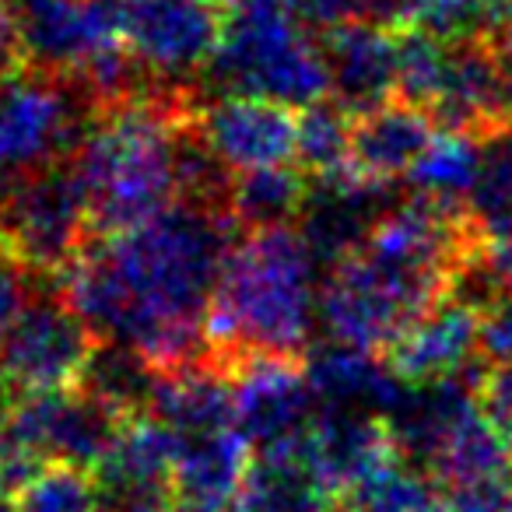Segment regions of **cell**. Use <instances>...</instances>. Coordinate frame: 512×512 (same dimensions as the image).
<instances>
[{
	"mask_svg": "<svg viewBox=\"0 0 512 512\" xmlns=\"http://www.w3.org/2000/svg\"><path fill=\"white\" fill-rule=\"evenodd\" d=\"M225 200L183 197L144 225L95 235L60 278V292L106 344L176 372L207 355V309L239 239Z\"/></svg>",
	"mask_w": 512,
	"mask_h": 512,
	"instance_id": "6da1fadb",
	"label": "cell"
},
{
	"mask_svg": "<svg viewBox=\"0 0 512 512\" xmlns=\"http://www.w3.org/2000/svg\"><path fill=\"white\" fill-rule=\"evenodd\" d=\"M204 85H144L99 102L71 162L95 235L144 225L186 197Z\"/></svg>",
	"mask_w": 512,
	"mask_h": 512,
	"instance_id": "7a4b0ae2",
	"label": "cell"
},
{
	"mask_svg": "<svg viewBox=\"0 0 512 512\" xmlns=\"http://www.w3.org/2000/svg\"><path fill=\"white\" fill-rule=\"evenodd\" d=\"M320 320L316 256L299 225L242 232L207 309V358L225 376L253 358L309 362Z\"/></svg>",
	"mask_w": 512,
	"mask_h": 512,
	"instance_id": "3957f363",
	"label": "cell"
},
{
	"mask_svg": "<svg viewBox=\"0 0 512 512\" xmlns=\"http://www.w3.org/2000/svg\"><path fill=\"white\" fill-rule=\"evenodd\" d=\"M204 88L260 95L295 109L327 99L330 81L320 53V32L306 22L299 0L232 4L225 39L204 74Z\"/></svg>",
	"mask_w": 512,
	"mask_h": 512,
	"instance_id": "277c9868",
	"label": "cell"
},
{
	"mask_svg": "<svg viewBox=\"0 0 512 512\" xmlns=\"http://www.w3.org/2000/svg\"><path fill=\"white\" fill-rule=\"evenodd\" d=\"M134 411L102 397L92 386L46 390L18 397L0 435V474L15 491L36 467L53 460L99 467Z\"/></svg>",
	"mask_w": 512,
	"mask_h": 512,
	"instance_id": "5b68a950",
	"label": "cell"
},
{
	"mask_svg": "<svg viewBox=\"0 0 512 512\" xmlns=\"http://www.w3.org/2000/svg\"><path fill=\"white\" fill-rule=\"evenodd\" d=\"M95 106L81 81L25 60L0 74V193L32 172L67 162Z\"/></svg>",
	"mask_w": 512,
	"mask_h": 512,
	"instance_id": "8992f818",
	"label": "cell"
},
{
	"mask_svg": "<svg viewBox=\"0 0 512 512\" xmlns=\"http://www.w3.org/2000/svg\"><path fill=\"white\" fill-rule=\"evenodd\" d=\"M92 239V214L71 158L0 193V249L32 271L60 281Z\"/></svg>",
	"mask_w": 512,
	"mask_h": 512,
	"instance_id": "52a82bcc",
	"label": "cell"
},
{
	"mask_svg": "<svg viewBox=\"0 0 512 512\" xmlns=\"http://www.w3.org/2000/svg\"><path fill=\"white\" fill-rule=\"evenodd\" d=\"M99 348L102 337L67 302V295L60 292V281L50 278L29 299L8 344L0 351V379L18 397L71 390V386L85 383Z\"/></svg>",
	"mask_w": 512,
	"mask_h": 512,
	"instance_id": "ba28073f",
	"label": "cell"
},
{
	"mask_svg": "<svg viewBox=\"0 0 512 512\" xmlns=\"http://www.w3.org/2000/svg\"><path fill=\"white\" fill-rule=\"evenodd\" d=\"M127 53L158 85H204L225 39L221 0H116Z\"/></svg>",
	"mask_w": 512,
	"mask_h": 512,
	"instance_id": "9c48e42d",
	"label": "cell"
},
{
	"mask_svg": "<svg viewBox=\"0 0 512 512\" xmlns=\"http://www.w3.org/2000/svg\"><path fill=\"white\" fill-rule=\"evenodd\" d=\"M299 113L288 102L260 99V95L211 92L197 99V134L204 148L228 172L274 169L295 165L299 148Z\"/></svg>",
	"mask_w": 512,
	"mask_h": 512,
	"instance_id": "30bf717a",
	"label": "cell"
},
{
	"mask_svg": "<svg viewBox=\"0 0 512 512\" xmlns=\"http://www.w3.org/2000/svg\"><path fill=\"white\" fill-rule=\"evenodd\" d=\"M228 379L235 393V428L246 435L253 453L306 439L323 414L306 362L253 358Z\"/></svg>",
	"mask_w": 512,
	"mask_h": 512,
	"instance_id": "8fae6325",
	"label": "cell"
},
{
	"mask_svg": "<svg viewBox=\"0 0 512 512\" xmlns=\"http://www.w3.org/2000/svg\"><path fill=\"white\" fill-rule=\"evenodd\" d=\"M386 365L407 386L446 383L481 369V309L449 292L386 351Z\"/></svg>",
	"mask_w": 512,
	"mask_h": 512,
	"instance_id": "7c38bea8",
	"label": "cell"
},
{
	"mask_svg": "<svg viewBox=\"0 0 512 512\" xmlns=\"http://www.w3.org/2000/svg\"><path fill=\"white\" fill-rule=\"evenodd\" d=\"M330 99L351 116L397 99V29L383 22H341L320 29Z\"/></svg>",
	"mask_w": 512,
	"mask_h": 512,
	"instance_id": "4fadbf2b",
	"label": "cell"
},
{
	"mask_svg": "<svg viewBox=\"0 0 512 512\" xmlns=\"http://www.w3.org/2000/svg\"><path fill=\"white\" fill-rule=\"evenodd\" d=\"M439 134V123L400 95L376 109L355 113L351 116L348 176L372 186L407 183Z\"/></svg>",
	"mask_w": 512,
	"mask_h": 512,
	"instance_id": "5bb4252c",
	"label": "cell"
},
{
	"mask_svg": "<svg viewBox=\"0 0 512 512\" xmlns=\"http://www.w3.org/2000/svg\"><path fill=\"white\" fill-rule=\"evenodd\" d=\"M253 446L239 428L183 435L172 467L169 502L179 512H235L246 488Z\"/></svg>",
	"mask_w": 512,
	"mask_h": 512,
	"instance_id": "9a60e30c",
	"label": "cell"
},
{
	"mask_svg": "<svg viewBox=\"0 0 512 512\" xmlns=\"http://www.w3.org/2000/svg\"><path fill=\"white\" fill-rule=\"evenodd\" d=\"M179 456V435L162 418L141 411L130 414L120 439L95 467L102 488H106L109 509L148 498H169L172 467Z\"/></svg>",
	"mask_w": 512,
	"mask_h": 512,
	"instance_id": "2e32d148",
	"label": "cell"
},
{
	"mask_svg": "<svg viewBox=\"0 0 512 512\" xmlns=\"http://www.w3.org/2000/svg\"><path fill=\"white\" fill-rule=\"evenodd\" d=\"M235 512H337V488L316 463L309 435L253 453Z\"/></svg>",
	"mask_w": 512,
	"mask_h": 512,
	"instance_id": "e0dca14e",
	"label": "cell"
},
{
	"mask_svg": "<svg viewBox=\"0 0 512 512\" xmlns=\"http://www.w3.org/2000/svg\"><path fill=\"white\" fill-rule=\"evenodd\" d=\"M425 470L439 484V495L460 488H484V484H512V442L498 435L474 407L442 439Z\"/></svg>",
	"mask_w": 512,
	"mask_h": 512,
	"instance_id": "ac0fdd59",
	"label": "cell"
},
{
	"mask_svg": "<svg viewBox=\"0 0 512 512\" xmlns=\"http://www.w3.org/2000/svg\"><path fill=\"white\" fill-rule=\"evenodd\" d=\"M309 190H313V179L299 165L235 172L228 183V211H232L239 232L299 225Z\"/></svg>",
	"mask_w": 512,
	"mask_h": 512,
	"instance_id": "d6986e66",
	"label": "cell"
},
{
	"mask_svg": "<svg viewBox=\"0 0 512 512\" xmlns=\"http://www.w3.org/2000/svg\"><path fill=\"white\" fill-rule=\"evenodd\" d=\"M439 502V484L411 456H393L337 491V512H425Z\"/></svg>",
	"mask_w": 512,
	"mask_h": 512,
	"instance_id": "ffe728a7",
	"label": "cell"
},
{
	"mask_svg": "<svg viewBox=\"0 0 512 512\" xmlns=\"http://www.w3.org/2000/svg\"><path fill=\"white\" fill-rule=\"evenodd\" d=\"M11 512H109V498L92 467L53 460L11 491Z\"/></svg>",
	"mask_w": 512,
	"mask_h": 512,
	"instance_id": "44dd1931",
	"label": "cell"
},
{
	"mask_svg": "<svg viewBox=\"0 0 512 512\" xmlns=\"http://www.w3.org/2000/svg\"><path fill=\"white\" fill-rule=\"evenodd\" d=\"M467 218L491 246H512V127L481 144V169L467 197Z\"/></svg>",
	"mask_w": 512,
	"mask_h": 512,
	"instance_id": "7402d4cb",
	"label": "cell"
},
{
	"mask_svg": "<svg viewBox=\"0 0 512 512\" xmlns=\"http://www.w3.org/2000/svg\"><path fill=\"white\" fill-rule=\"evenodd\" d=\"M481 144L484 141L442 130L418 162V169L411 172V179H407L411 193L467 211V197L477 183V169H481Z\"/></svg>",
	"mask_w": 512,
	"mask_h": 512,
	"instance_id": "603a6c76",
	"label": "cell"
},
{
	"mask_svg": "<svg viewBox=\"0 0 512 512\" xmlns=\"http://www.w3.org/2000/svg\"><path fill=\"white\" fill-rule=\"evenodd\" d=\"M509 0H390V29H428L439 36H495Z\"/></svg>",
	"mask_w": 512,
	"mask_h": 512,
	"instance_id": "cb8c5ba5",
	"label": "cell"
},
{
	"mask_svg": "<svg viewBox=\"0 0 512 512\" xmlns=\"http://www.w3.org/2000/svg\"><path fill=\"white\" fill-rule=\"evenodd\" d=\"M348 151H351V113L341 102H334L327 95V99L302 109L295 165L309 179L348 176Z\"/></svg>",
	"mask_w": 512,
	"mask_h": 512,
	"instance_id": "d4e9b609",
	"label": "cell"
},
{
	"mask_svg": "<svg viewBox=\"0 0 512 512\" xmlns=\"http://www.w3.org/2000/svg\"><path fill=\"white\" fill-rule=\"evenodd\" d=\"M474 404L481 418L512 442V365L484 362L474 386Z\"/></svg>",
	"mask_w": 512,
	"mask_h": 512,
	"instance_id": "484cf974",
	"label": "cell"
},
{
	"mask_svg": "<svg viewBox=\"0 0 512 512\" xmlns=\"http://www.w3.org/2000/svg\"><path fill=\"white\" fill-rule=\"evenodd\" d=\"M302 15L316 32L341 22H383L390 15V0H299Z\"/></svg>",
	"mask_w": 512,
	"mask_h": 512,
	"instance_id": "4316f807",
	"label": "cell"
},
{
	"mask_svg": "<svg viewBox=\"0 0 512 512\" xmlns=\"http://www.w3.org/2000/svg\"><path fill=\"white\" fill-rule=\"evenodd\" d=\"M22 60L18 53V32H15V18H11L8 0H0V74L15 67Z\"/></svg>",
	"mask_w": 512,
	"mask_h": 512,
	"instance_id": "83f0119b",
	"label": "cell"
},
{
	"mask_svg": "<svg viewBox=\"0 0 512 512\" xmlns=\"http://www.w3.org/2000/svg\"><path fill=\"white\" fill-rule=\"evenodd\" d=\"M495 43H498V60H502V78H505V95H509V106H512V32H495Z\"/></svg>",
	"mask_w": 512,
	"mask_h": 512,
	"instance_id": "f1b7e54d",
	"label": "cell"
},
{
	"mask_svg": "<svg viewBox=\"0 0 512 512\" xmlns=\"http://www.w3.org/2000/svg\"><path fill=\"white\" fill-rule=\"evenodd\" d=\"M109 512H179L169 498H148V502H130V505H116Z\"/></svg>",
	"mask_w": 512,
	"mask_h": 512,
	"instance_id": "f546056e",
	"label": "cell"
},
{
	"mask_svg": "<svg viewBox=\"0 0 512 512\" xmlns=\"http://www.w3.org/2000/svg\"><path fill=\"white\" fill-rule=\"evenodd\" d=\"M15 404H18V393L11 390L4 379H0V435H4V428H8L11 414H15Z\"/></svg>",
	"mask_w": 512,
	"mask_h": 512,
	"instance_id": "4dcf8cb0",
	"label": "cell"
},
{
	"mask_svg": "<svg viewBox=\"0 0 512 512\" xmlns=\"http://www.w3.org/2000/svg\"><path fill=\"white\" fill-rule=\"evenodd\" d=\"M505 32H512V0H509V8H505V25H502Z\"/></svg>",
	"mask_w": 512,
	"mask_h": 512,
	"instance_id": "1f68e13d",
	"label": "cell"
},
{
	"mask_svg": "<svg viewBox=\"0 0 512 512\" xmlns=\"http://www.w3.org/2000/svg\"><path fill=\"white\" fill-rule=\"evenodd\" d=\"M425 512H449V505H446V502H442V498H439V502H435L432 509H425Z\"/></svg>",
	"mask_w": 512,
	"mask_h": 512,
	"instance_id": "d6a6232c",
	"label": "cell"
},
{
	"mask_svg": "<svg viewBox=\"0 0 512 512\" xmlns=\"http://www.w3.org/2000/svg\"><path fill=\"white\" fill-rule=\"evenodd\" d=\"M221 4H225V8H232V4H239V0H221Z\"/></svg>",
	"mask_w": 512,
	"mask_h": 512,
	"instance_id": "836d02e7",
	"label": "cell"
}]
</instances>
